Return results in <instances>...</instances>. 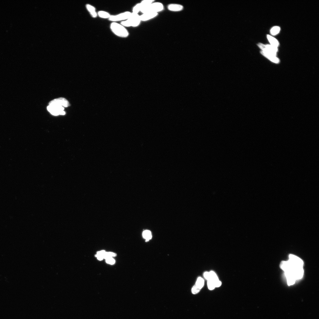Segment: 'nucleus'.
<instances>
[{
	"label": "nucleus",
	"instance_id": "1",
	"mask_svg": "<svg viewBox=\"0 0 319 319\" xmlns=\"http://www.w3.org/2000/svg\"><path fill=\"white\" fill-rule=\"evenodd\" d=\"M304 262L295 255L290 254L288 261H282L280 265L285 272L289 286L294 284L296 281L302 278L304 274Z\"/></svg>",
	"mask_w": 319,
	"mask_h": 319
},
{
	"label": "nucleus",
	"instance_id": "2",
	"mask_svg": "<svg viewBox=\"0 0 319 319\" xmlns=\"http://www.w3.org/2000/svg\"><path fill=\"white\" fill-rule=\"evenodd\" d=\"M110 28L113 32L118 37L126 38L129 36L128 31L121 24L112 22L111 24Z\"/></svg>",
	"mask_w": 319,
	"mask_h": 319
},
{
	"label": "nucleus",
	"instance_id": "3",
	"mask_svg": "<svg viewBox=\"0 0 319 319\" xmlns=\"http://www.w3.org/2000/svg\"><path fill=\"white\" fill-rule=\"evenodd\" d=\"M141 21L140 15L138 14L132 13L130 17L128 19L121 22V24L124 27H137Z\"/></svg>",
	"mask_w": 319,
	"mask_h": 319
},
{
	"label": "nucleus",
	"instance_id": "4",
	"mask_svg": "<svg viewBox=\"0 0 319 319\" xmlns=\"http://www.w3.org/2000/svg\"><path fill=\"white\" fill-rule=\"evenodd\" d=\"M163 5L161 3H153L149 5L142 8L140 12L143 14L147 13H157L163 10Z\"/></svg>",
	"mask_w": 319,
	"mask_h": 319
},
{
	"label": "nucleus",
	"instance_id": "5",
	"mask_svg": "<svg viewBox=\"0 0 319 319\" xmlns=\"http://www.w3.org/2000/svg\"><path fill=\"white\" fill-rule=\"evenodd\" d=\"M132 13L130 12L126 11L116 15H111L109 20L113 22L120 21L122 22L128 19L130 17Z\"/></svg>",
	"mask_w": 319,
	"mask_h": 319
},
{
	"label": "nucleus",
	"instance_id": "6",
	"mask_svg": "<svg viewBox=\"0 0 319 319\" xmlns=\"http://www.w3.org/2000/svg\"><path fill=\"white\" fill-rule=\"evenodd\" d=\"M47 109L54 116L65 115L66 114L65 112L64 111V108L57 105H50L47 107Z\"/></svg>",
	"mask_w": 319,
	"mask_h": 319
},
{
	"label": "nucleus",
	"instance_id": "7",
	"mask_svg": "<svg viewBox=\"0 0 319 319\" xmlns=\"http://www.w3.org/2000/svg\"><path fill=\"white\" fill-rule=\"evenodd\" d=\"M258 46L262 50V51L272 54L275 56L278 51L277 47L271 45H265L261 43L258 44Z\"/></svg>",
	"mask_w": 319,
	"mask_h": 319
},
{
	"label": "nucleus",
	"instance_id": "8",
	"mask_svg": "<svg viewBox=\"0 0 319 319\" xmlns=\"http://www.w3.org/2000/svg\"><path fill=\"white\" fill-rule=\"evenodd\" d=\"M56 105L67 107L69 106V101L65 98L61 97L54 99L49 103V105Z\"/></svg>",
	"mask_w": 319,
	"mask_h": 319
},
{
	"label": "nucleus",
	"instance_id": "9",
	"mask_svg": "<svg viewBox=\"0 0 319 319\" xmlns=\"http://www.w3.org/2000/svg\"><path fill=\"white\" fill-rule=\"evenodd\" d=\"M158 15L157 13L150 12L143 14L140 15V20L141 21H148L156 17Z\"/></svg>",
	"mask_w": 319,
	"mask_h": 319
},
{
	"label": "nucleus",
	"instance_id": "10",
	"mask_svg": "<svg viewBox=\"0 0 319 319\" xmlns=\"http://www.w3.org/2000/svg\"><path fill=\"white\" fill-rule=\"evenodd\" d=\"M261 53L262 55H264V56L271 61L276 63H278L279 62V60L278 58L276 57V56L272 54L262 51H261Z\"/></svg>",
	"mask_w": 319,
	"mask_h": 319
},
{
	"label": "nucleus",
	"instance_id": "11",
	"mask_svg": "<svg viewBox=\"0 0 319 319\" xmlns=\"http://www.w3.org/2000/svg\"><path fill=\"white\" fill-rule=\"evenodd\" d=\"M169 10L173 12H179L182 11L183 9V6L180 4H172L167 6Z\"/></svg>",
	"mask_w": 319,
	"mask_h": 319
},
{
	"label": "nucleus",
	"instance_id": "12",
	"mask_svg": "<svg viewBox=\"0 0 319 319\" xmlns=\"http://www.w3.org/2000/svg\"><path fill=\"white\" fill-rule=\"evenodd\" d=\"M86 7L87 10L90 13L91 17L94 18H96L98 16V14L96 11L95 7L89 4L86 5Z\"/></svg>",
	"mask_w": 319,
	"mask_h": 319
},
{
	"label": "nucleus",
	"instance_id": "13",
	"mask_svg": "<svg viewBox=\"0 0 319 319\" xmlns=\"http://www.w3.org/2000/svg\"><path fill=\"white\" fill-rule=\"evenodd\" d=\"M267 38L271 45L277 47L279 45V43L275 38L269 35H267Z\"/></svg>",
	"mask_w": 319,
	"mask_h": 319
},
{
	"label": "nucleus",
	"instance_id": "14",
	"mask_svg": "<svg viewBox=\"0 0 319 319\" xmlns=\"http://www.w3.org/2000/svg\"><path fill=\"white\" fill-rule=\"evenodd\" d=\"M98 16L103 19H109L110 17V14L107 12L103 11H99L97 13Z\"/></svg>",
	"mask_w": 319,
	"mask_h": 319
},
{
	"label": "nucleus",
	"instance_id": "15",
	"mask_svg": "<svg viewBox=\"0 0 319 319\" xmlns=\"http://www.w3.org/2000/svg\"><path fill=\"white\" fill-rule=\"evenodd\" d=\"M209 273L210 275V279L209 280H211L213 281L215 285V283L219 281L218 277L216 274L213 271H211L209 272Z\"/></svg>",
	"mask_w": 319,
	"mask_h": 319
},
{
	"label": "nucleus",
	"instance_id": "16",
	"mask_svg": "<svg viewBox=\"0 0 319 319\" xmlns=\"http://www.w3.org/2000/svg\"><path fill=\"white\" fill-rule=\"evenodd\" d=\"M142 236L144 238L146 239V242L148 241L152 238L151 233L149 230H146L143 231Z\"/></svg>",
	"mask_w": 319,
	"mask_h": 319
},
{
	"label": "nucleus",
	"instance_id": "17",
	"mask_svg": "<svg viewBox=\"0 0 319 319\" xmlns=\"http://www.w3.org/2000/svg\"><path fill=\"white\" fill-rule=\"evenodd\" d=\"M204 284V281L203 279L201 277H199L197 279L195 285L201 289L203 287Z\"/></svg>",
	"mask_w": 319,
	"mask_h": 319
},
{
	"label": "nucleus",
	"instance_id": "18",
	"mask_svg": "<svg viewBox=\"0 0 319 319\" xmlns=\"http://www.w3.org/2000/svg\"><path fill=\"white\" fill-rule=\"evenodd\" d=\"M142 9V6L140 3H139L136 5L133 8L132 13L138 14L140 12Z\"/></svg>",
	"mask_w": 319,
	"mask_h": 319
},
{
	"label": "nucleus",
	"instance_id": "19",
	"mask_svg": "<svg viewBox=\"0 0 319 319\" xmlns=\"http://www.w3.org/2000/svg\"><path fill=\"white\" fill-rule=\"evenodd\" d=\"M154 1H153V0H144V1H142L140 3L142 6V9L143 7L149 5L154 3Z\"/></svg>",
	"mask_w": 319,
	"mask_h": 319
},
{
	"label": "nucleus",
	"instance_id": "20",
	"mask_svg": "<svg viewBox=\"0 0 319 319\" xmlns=\"http://www.w3.org/2000/svg\"><path fill=\"white\" fill-rule=\"evenodd\" d=\"M280 28L278 26H275L273 27L270 30V33L273 35H276L278 34L280 32Z\"/></svg>",
	"mask_w": 319,
	"mask_h": 319
},
{
	"label": "nucleus",
	"instance_id": "21",
	"mask_svg": "<svg viewBox=\"0 0 319 319\" xmlns=\"http://www.w3.org/2000/svg\"><path fill=\"white\" fill-rule=\"evenodd\" d=\"M105 251L103 250L97 252V254L95 255V257H97V259L99 260H102L104 258V256L105 253Z\"/></svg>",
	"mask_w": 319,
	"mask_h": 319
},
{
	"label": "nucleus",
	"instance_id": "22",
	"mask_svg": "<svg viewBox=\"0 0 319 319\" xmlns=\"http://www.w3.org/2000/svg\"><path fill=\"white\" fill-rule=\"evenodd\" d=\"M116 254L114 253L106 252L103 258L106 259L109 258L116 257Z\"/></svg>",
	"mask_w": 319,
	"mask_h": 319
},
{
	"label": "nucleus",
	"instance_id": "23",
	"mask_svg": "<svg viewBox=\"0 0 319 319\" xmlns=\"http://www.w3.org/2000/svg\"><path fill=\"white\" fill-rule=\"evenodd\" d=\"M207 285L210 290H212L215 288L214 283L211 280L208 281Z\"/></svg>",
	"mask_w": 319,
	"mask_h": 319
},
{
	"label": "nucleus",
	"instance_id": "24",
	"mask_svg": "<svg viewBox=\"0 0 319 319\" xmlns=\"http://www.w3.org/2000/svg\"><path fill=\"white\" fill-rule=\"evenodd\" d=\"M201 289L199 288L196 285H195L191 290V291L193 294H195L198 293L200 291Z\"/></svg>",
	"mask_w": 319,
	"mask_h": 319
},
{
	"label": "nucleus",
	"instance_id": "25",
	"mask_svg": "<svg viewBox=\"0 0 319 319\" xmlns=\"http://www.w3.org/2000/svg\"><path fill=\"white\" fill-rule=\"evenodd\" d=\"M106 262L108 264L113 265L115 264V261L113 257L109 258L106 259Z\"/></svg>",
	"mask_w": 319,
	"mask_h": 319
},
{
	"label": "nucleus",
	"instance_id": "26",
	"mask_svg": "<svg viewBox=\"0 0 319 319\" xmlns=\"http://www.w3.org/2000/svg\"><path fill=\"white\" fill-rule=\"evenodd\" d=\"M204 276L205 278L207 280H209L210 279V273L208 272H206L204 274Z\"/></svg>",
	"mask_w": 319,
	"mask_h": 319
}]
</instances>
